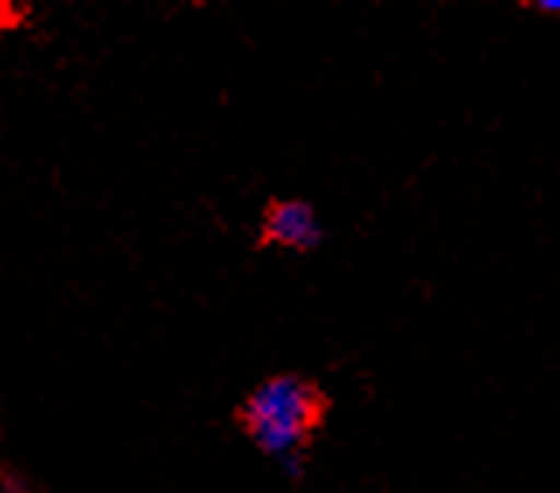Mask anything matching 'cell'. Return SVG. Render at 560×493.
I'll return each instance as SVG.
<instances>
[{
    "mask_svg": "<svg viewBox=\"0 0 560 493\" xmlns=\"http://www.w3.org/2000/svg\"><path fill=\"white\" fill-rule=\"evenodd\" d=\"M315 416H319V392L298 375H277L262 382L242 407L245 431L280 466L302 459L298 448L305 445Z\"/></svg>",
    "mask_w": 560,
    "mask_h": 493,
    "instance_id": "6da1fadb",
    "label": "cell"
},
{
    "mask_svg": "<svg viewBox=\"0 0 560 493\" xmlns=\"http://www.w3.org/2000/svg\"><path fill=\"white\" fill-rule=\"evenodd\" d=\"M536 11H560V0H536Z\"/></svg>",
    "mask_w": 560,
    "mask_h": 493,
    "instance_id": "277c9868",
    "label": "cell"
},
{
    "mask_svg": "<svg viewBox=\"0 0 560 493\" xmlns=\"http://www.w3.org/2000/svg\"><path fill=\"white\" fill-rule=\"evenodd\" d=\"M4 493H25V483H22L18 472H8V477H4Z\"/></svg>",
    "mask_w": 560,
    "mask_h": 493,
    "instance_id": "3957f363",
    "label": "cell"
},
{
    "mask_svg": "<svg viewBox=\"0 0 560 493\" xmlns=\"http://www.w3.org/2000/svg\"><path fill=\"white\" fill-rule=\"evenodd\" d=\"M262 235L270 242L284 245V249L294 253H308L315 245L323 242V224L315 218V210L302 200H284V203H273L267 224H262Z\"/></svg>",
    "mask_w": 560,
    "mask_h": 493,
    "instance_id": "7a4b0ae2",
    "label": "cell"
}]
</instances>
